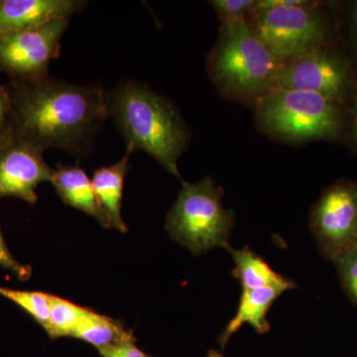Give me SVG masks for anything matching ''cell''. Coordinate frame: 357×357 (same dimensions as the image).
Returning a JSON list of instances; mask_svg holds the SVG:
<instances>
[{
  "mask_svg": "<svg viewBox=\"0 0 357 357\" xmlns=\"http://www.w3.org/2000/svg\"><path fill=\"white\" fill-rule=\"evenodd\" d=\"M9 128L14 139L43 152L59 148L86 156L91 140L109 116L100 84H76L46 76L13 79Z\"/></svg>",
  "mask_w": 357,
  "mask_h": 357,
  "instance_id": "obj_1",
  "label": "cell"
},
{
  "mask_svg": "<svg viewBox=\"0 0 357 357\" xmlns=\"http://www.w3.org/2000/svg\"><path fill=\"white\" fill-rule=\"evenodd\" d=\"M107 114L130 151L146 152L173 176L181 178L178 160L190 133L170 100L145 84L124 81L107 93Z\"/></svg>",
  "mask_w": 357,
  "mask_h": 357,
  "instance_id": "obj_2",
  "label": "cell"
},
{
  "mask_svg": "<svg viewBox=\"0 0 357 357\" xmlns=\"http://www.w3.org/2000/svg\"><path fill=\"white\" fill-rule=\"evenodd\" d=\"M284 66L248 20L222 23L206 60L208 76L222 96L253 105L276 89Z\"/></svg>",
  "mask_w": 357,
  "mask_h": 357,
  "instance_id": "obj_3",
  "label": "cell"
},
{
  "mask_svg": "<svg viewBox=\"0 0 357 357\" xmlns=\"http://www.w3.org/2000/svg\"><path fill=\"white\" fill-rule=\"evenodd\" d=\"M328 4L309 0H258L249 25L284 64L338 43L340 28Z\"/></svg>",
  "mask_w": 357,
  "mask_h": 357,
  "instance_id": "obj_4",
  "label": "cell"
},
{
  "mask_svg": "<svg viewBox=\"0 0 357 357\" xmlns=\"http://www.w3.org/2000/svg\"><path fill=\"white\" fill-rule=\"evenodd\" d=\"M255 107L258 128L277 140L344 143L347 135L349 107L317 93L275 89Z\"/></svg>",
  "mask_w": 357,
  "mask_h": 357,
  "instance_id": "obj_5",
  "label": "cell"
},
{
  "mask_svg": "<svg viewBox=\"0 0 357 357\" xmlns=\"http://www.w3.org/2000/svg\"><path fill=\"white\" fill-rule=\"evenodd\" d=\"M222 198V188L213 178L183 183L177 199L167 213V231L194 255L227 248L234 218L223 206Z\"/></svg>",
  "mask_w": 357,
  "mask_h": 357,
  "instance_id": "obj_6",
  "label": "cell"
},
{
  "mask_svg": "<svg viewBox=\"0 0 357 357\" xmlns=\"http://www.w3.org/2000/svg\"><path fill=\"white\" fill-rule=\"evenodd\" d=\"M276 89L314 93L349 107L357 89V64L340 44L328 45L286 63Z\"/></svg>",
  "mask_w": 357,
  "mask_h": 357,
  "instance_id": "obj_7",
  "label": "cell"
},
{
  "mask_svg": "<svg viewBox=\"0 0 357 357\" xmlns=\"http://www.w3.org/2000/svg\"><path fill=\"white\" fill-rule=\"evenodd\" d=\"M70 18L54 20L0 41V70L13 79L49 76L51 61L60 55Z\"/></svg>",
  "mask_w": 357,
  "mask_h": 357,
  "instance_id": "obj_8",
  "label": "cell"
},
{
  "mask_svg": "<svg viewBox=\"0 0 357 357\" xmlns=\"http://www.w3.org/2000/svg\"><path fill=\"white\" fill-rule=\"evenodd\" d=\"M314 236L326 252L340 255L357 241V184L340 181L319 197L310 218Z\"/></svg>",
  "mask_w": 357,
  "mask_h": 357,
  "instance_id": "obj_9",
  "label": "cell"
},
{
  "mask_svg": "<svg viewBox=\"0 0 357 357\" xmlns=\"http://www.w3.org/2000/svg\"><path fill=\"white\" fill-rule=\"evenodd\" d=\"M53 172L42 152L13 137L0 156V199L36 204L37 188L41 183L50 182Z\"/></svg>",
  "mask_w": 357,
  "mask_h": 357,
  "instance_id": "obj_10",
  "label": "cell"
},
{
  "mask_svg": "<svg viewBox=\"0 0 357 357\" xmlns=\"http://www.w3.org/2000/svg\"><path fill=\"white\" fill-rule=\"evenodd\" d=\"M86 4L81 0H0V41L49 21L70 18Z\"/></svg>",
  "mask_w": 357,
  "mask_h": 357,
  "instance_id": "obj_11",
  "label": "cell"
},
{
  "mask_svg": "<svg viewBox=\"0 0 357 357\" xmlns=\"http://www.w3.org/2000/svg\"><path fill=\"white\" fill-rule=\"evenodd\" d=\"M50 182L65 204L91 215L105 229H112L96 198L91 180L81 167L58 165Z\"/></svg>",
  "mask_w": 357,
  "mask_h": 357,
  "instance_id": "obj_12",
  "label": "cell"
},
{
  "mask_svg": "<svg viewBox=\"0 0 357 357\" xmlns=\"http://www.w3.org/2000/svg\"><path fill=\"white\" fill-rule=\"evenodd\" d=\"M132 153L126 149V154L119 162L114 165L98 169L91 178L96 198L109 220L110 227L122 234H126L128 229L122 218L121 206L124 180L128 174L129 158Z\"/></svg>",
  "mask_w": 357,
  "mask_h": 357,
  "instance_id": "obj_13",
  "label": "cell"
},
{
  "mask_svg": "<svg viewBox=\"0 0 357 357\" xmlns=\"http://www.w3.org/2000/svg\"><path fill=\"white\" fill-rule=\"evenodd\" d=\"M283 291L275 288L244 289L236 316L230 319L218 338L220 347H225L229 338L243 325H250L258 333L270 331L267 312Z\"/></svg>",
  "mask_w": 357,
  "mask_h": 357,
  "instance_id": "obj_14",
  "label": "cell"
},
{
  "mask_svg": "<svg viewBox=\"0 0 357 357\" xmlns=\"http://www.w3.org/2000/svg\"><path fill=\"white\" fill-rule=\"evenodd\" d=\"M236 270L234 275L241 281L243 289L275 288L286 292L296 288L295 283L275 272L260 256L248 248L241 249L227 246Z\"/></svg>",
  "mask_w": 357,
  "mask_h": 357,
  "instance_id": "obj_15",
  "label": "cell"
},
{
  "mask_svg": "<svg viewBox=\"0 0 357 357\" xmlns=\"http://www.w3.org/2000/svg\"><path fill=\"white\" fill-rule=\"evenodd\" d=\"M132 335L119 321L89 310L72 337L84 340L100 349Z\"/></svg>",
  "mask_w": 357,
  "mask_h": 357,
  "instance_id": "obj_16",
  "label": "cell"
},
{
  "mask_svg": "<svg viewBox=\"0 0 357 357\" xmlns=\"http://www.w3.org/2000/svg\"><path fill=\"white\" fill-rule=\"evenodd\" d=\"M89 309L77 306L70 301L51 295L50 321L46 333L51 338L72 337L73 333L86 318Z\"/></svg>",
  "mask_w": 357,
  "mask_h": 357,
  "instance_id": "obj_17",
  "label": "cell"
},
{
  "mask_svg": "<svg viewBox=\"0 0 357 357\" xmlns=\"http://www.w3.org/2000/svg\"><path fill=\"white\" fill-rule=\"evenodd\" d=\"M0 296L17 305L45 331L50 321L51 295L38 291H23L0 286Z\"/></svg>",
  "mask_w": 357,
  "mask_h": 357,
  "instance_id": "obj_18",
  "label": "cell"
},
{
  "mask_svg": "<svg viewBox=\"0 0 357 357\" xmlns=\"http://www.w3.org/2000/svg\"><path fill=\"white\" fill-rule=\"evenodd\" d=\"M210 3L220 22L227 23L248 20L255 10L256 0H213Z\"/></svg>",
  "mask_w": 357,
  "mask_h": 357,
  "instance_id": "obj_19",
  "label": "cell"
},
{
  "mask_svg": "<svg viewBox=\"0 0 357 357\" xmlns=\"http://www.w3.org/2000/svg\"><path fill=\"white\" fill-rule=\"evenodd\" d=\"M344 50L357 64V1H351L344 10Z\"/></svg>",
  "mask_w": 357,
  "mask_h": 357,
  "instance_id": "obj_20",
  "label": "cell"
},
{
  "mask_svg": "<svg viewBox=\"0 0 357 357\" xmlns=\"http://www.w3.org/2000/svg\"><path fill=\"white\" fill-rule=\"evenodd\" d=\"M0 269L6 270L13 274L18 280L27 281L32 276V268L29 265L22 264L16 259L7 248L6 241L0 229Z\"/></svg>",
  "mask_w": 357,
  "mask_h": 357,
  "instance_id": "obj_21",
  "label": "cell"
},
{
  "mask_svg": "<svg viewBox=\"0 0 357 357\" xmlns=\"http://www.w3.org/2000/svg\"><path fill=\"white\" fill-rule=\"evenodd\" d=\"M345 287L357 302V245L338 257Z\"/></svg>",
  "mask_w": 357,
  "mask_h": 357,
  "instance_id": "obj_22",
  "label": "cell"
},
{
  "mask_svg": "<svg viewBox=\"0 0 357 357\" xmlns=\"http://www.w3.org/2000/svg\"><path fill=\"white\" fill-rule=\"evenodd\" d=\"M102 357H147L136 347L133 335L98 349Z\"/></svg>",
  "mask_w": 357,
  "mask_h": 357,
  "instance_id": "obj_23",
  "label": "cell"
},
{
  "mask_svg": "<svg viewBox=\"0 0 357 357\" xmlns=\"http://www.w3.org/2000/svg\"><path fill=\"white\" fill-rule=\"evenodd\" d=\"M344 143L357 154V89L349 103V122Z\"/></svg>",
  "mask_w": 357,
  "mask_h": 357,
  "instance_id": "obj_24",
  "label": "cell"
},
{
  "mask_svg": "<svg viewBox=\"0 0 357 357\" xmlns=\"http://www.w3.org/2000/svg\"><path fill=\"white\" fill-rule=\"evenodd\" d=\"M10 112L11 100L8 88L0 84V128L8 126Z\"/></svg>",
  "mask_w": 357,
  "mask_h": 357,
  "instance_id": "obj_25",
  "label": "cell"
},
{
  "mask_svg": "<svg viewBox=\"0 0 357 357\" xmlns=\"http://www.w3.org/2000/svg\"><path fill=\"white\" fill-rule=\"evenodd\" d=\"M13 140V134L10 128L8 126L0 128V156L2 152L6 150V148L10 144L11 141Z\"/></svg>",
  "mask_w": 357,
  "mask_h": 357,
  "instance_id": "obj_26",
  "label": "cell"
},
{
  "mask_svg": "<svg viewBox=\"0 0 357 357\" xmlns=\"http://www.w3.org/2000/svg\"><path fill=\"white\" fill-rule=\"evenodd\" d=\"M206 357H223L222 354L220 352L217 351H211L208 352V356Z\"/></svg>",
  "mask_w": 357,
  "mask_h": 357,
  "instance_id": "obj_27",
  "label": "cell"
},
{
  "mask_svg": "<svg viewBox=\"0 0 357 357\" xmlns=\"http://www.w3.org/2000/svg\"><path fill=\"white\" fill-rule=\"evenodd\" d=\"M356 245H357V241H356Z\"/></svg>",
  "mask_w": 357,
  "mask_h": 357,
  "instance_id": "obj_28",
  "label": "cell"
},
{
  "mask_svg": "<svg viewBox=\"0 0 357 357\" xmlns=\"http://www.w3.org/2000/svg\"><path fill=\"white\" fill-rule=\"evenodd\" d=\"M148 357V356H147Z\"/></svg>",
  "mask_w": 357,
  "mask_h": 357,
  "instance_id": "obj_29",
  "label": "cell"
}]
</instances>
